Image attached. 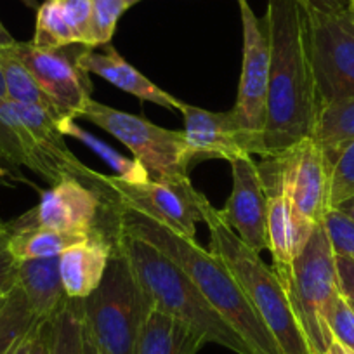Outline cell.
Here are the masks:
<instances>
[{"mask_svg": "<svg viewBox=\"0 0 354 354\" xmlns=\"http://www.w3.org/2000/svg\"><path fill=\"white\" fill-rule=\"evenodd\" d=\"M264 21L270 37V88L264 127V158H268L313 138L322 108L309 57L306 2L268 0Z\"/></svg>", "mask_w": 354, "mask_h": 354, "instance_id": "cell-1", "label": "cell"}, {"mask_svg": "<svg viewBox=\"0 0 354 354\" xmlns=\"http://www.w3.org/2000/svg\"><path fill=\"white\" fill-rule=\"evenodd\" d=\"M118 231L142 238L169 255L195 281L207 301L233 326L254 354H283L280 346L247 301L240 285L223 261L210 250L200 247L149 217L122 209Z\"/></svg>", "mask_w": 354, "mask_h": 354, "instance_id": "cell-2", "label": "cell"}, {"mask_svg": "<svg viewBox=\"0 0 354 354\" xmlns=\"http://www.w3.org/2000/svg\"><path fill=\"white\" fill-rule=\"evenodd\" d=\"M117 245L127 255L153 309L165 313L236 354H254L236 330L214 309L195 281L169 255L142 238L118 231Z\"/></svg>", "mask_w": 354, "mask_h": 354, "instance_id": "cell-3", "label": "cell"}, {"mask_svg": "<svg viewBox=\"0 0 354 354\" xmlns=\"http://www.w3.org/2000/svg\"><path fill=\"white\" fill-rule=\"evenodd\" d=\"M203 223L210 233V252L226 264L247 301L262 319L283 354H311L294 315L287 290L261 254L248 247L227 226L219 210L205 200Z\"/></svg>", "mask_w": 354, "mask_h": 354, "instance_id": "cell-4", "label": "cell"}, {"mask_svg": "<svg viewBox=\"0 0 354 354\" xmlns=\"http://www.w3.org/2000/svg\"><path fill=\"white\" fill-rule=\"evenodd\" d=\"M78 304L84 332L101 354H136L153 308L117 238L103 280L93 294L78 299Z\"/></svg>", "mask_w": 354, "mask_h": 354, "instance_id": "cell-5", "label": "cell"}, {"mask_svg": "<svg viewBox=\"0 0 354 354\" xmlns=\"http://www.w3.org/2000/svg\"><path fill=\"white\" fill-rule=\"evenodd\" d=\"M285 290L311 354H325L333 344L326 319L340 290L335 252L323 223L295 257Z\"/></svg>", "mask_w": 354, "mask_h": 354, "instance_id": "cell-6", "label": "cell"}, {"mask_svg": "<svg viewBox=\"0 0 354 354\" xmlns=\"http://www.w3.org/2000/svg\"><path fill=\"white\" fill-rule=\"evenodd\" d=\"M80 118L113 136L138 160L153 181H188L195 153L183 131H170L139 115L120 111L91 100Z\"/></svg>", "mask_w": 354, "mask_h": 354, "instance_id": "cell-7", "label": "cell"}, {"mask_svg": "<svg viewBox=\"0 0 354 354\" xmlns=\"http://www.w3.org/2000/svg\"><path fill=\"white\" fill-rule=\"evenodd\" d=\"M120 210L117 196L108 186L93 188L77 177H64L40 195L35 209L6 223V226L9 230L49 227L82 234H93L100 230L113 238L118 234Z\"/></svg>", "mask_w": 354, "mask_h": 354, "instance_id": "cell-8", "label": "cell"}, {"mask_svg": "<svg viewBox=\"0 0 354 354\" xmlns=\"http://www.w3.org/2000/svg\"><path fill=\"white\" fill-rule=\"evenodd\" d=\"M243 30L241 73L233 117L245 136L250 155L266 156L264 127L270 88V37L264 18L259 19L247 0H238Z\"/></svg>", "mask_w": 354, "mask_h": 354, "instance_id": "cell-9", "label": "cell"}, {"mask_svg": "<svg viewBox=\"0 0 354 354\" xmlns=\"http://www.w3.org/2000/svg\"><path fill=\"white\" fill-rule=\"evenodd\" d=\"M308 40L319 108L354 97V12L308 8Z\"/></svg>", "mask_w": 354, "mask_h": 354, "instance_id": "cell-10", "label": "cell"}, {"mask_svg": "<svg viewBox=\"0 0 354 354\" xmlns=\"http://www.w3.org/2000/svg\"><path fill=\"white\" fill-rule=\"evenodd\" d=\"M104 183L117 196L122 209L149 217L188 240H195L196 223L203 221L207 196L192 181L127 183L117 176H104Z\"/></svg>", "mask_w": 354, "mask_h": 354, "instance_id": "cell-11", "label": "cell"}, {"mask_svg": "<svg viewBox=\"0 0 354 354\" xmlns=\"http://www.w3.org/2000/svg\"><path fill=\"white\" fill-rule=\"evenodd\" d=\"M259 169L277 177L299 216L323 223L330 210V163L315 139H302L280 155L262 158Z\"/></svg>", "mask_w": 354, "mask_h": 354, "instance_id": "cell-12", "label": "cell"}, {"mask_svg": "<svg viewBox=\"0 0 354 354\" xmlns=\"http://www.w3.org/2000/svg\"><path fill=\"white\" fill-rule=\"evenodd\" d=\"M11 50L28 68L61 118H80L84 108L93 100V85L87 71L77 64V53L66 54L63 49H40L32 42L18 40L11 46Z\"/></svg>", "mask_w": 354, "mask_h": 354, "instance_id": "cell-13", "label": "cell"}, {"mask_svg": "<svg viewBox=\"0 0 354 354\" xmlns=\"http://www.w3.org/2000/svg\"><path fill=\"white\" fill-rule=\"evenodd\" d=\"M230 165L233 188L219 214L241 241L261 254L268 250V189L259 163L252 155H241Z\"/></svg>", "mask_w": 354, "mask_h": 354, "instance_id": "cell-14", "label": "cell"}, {"mask_svg": "<svg viewBox=\"0 0 354 354\" xmlns=\"http://www.w3.org/2000/svg\"><path fill=\"white\" fill-rule=\"evenodd\" d=\"M261 176L268 189V250L273 257L274 274L285 288L295 257L318 224L309 223L295 212L277 177L264 170H261Z\"/></svg>", "mask_w": 354, "mask_h": 354, "instance_id": "cell-15", "label": "cell"}, {"mask_svg": "<svg viewBox=\"0 0 354 354\" xmlns=\"http://www.w3.org/2000/svg\"><path fill=\"white\" fill-rule=\"evenodd\" d=\"M185 118V138L195 153L196 162L203 158H223L233 162L241 155H250L245 136L238 129L233 111L203 110L193 104H179Z\"/></svg>", "mask_w": 354, "mask_h": 354, "instance_id": "cell-16", "label": "cell"}, {"mask_svg": "<svg viewBox=\"0 0 354 354\" xmlns=\"http://www.w3.org/2000/svg\"><path fill=\"white\" fill-rule=\"evenodd\" d=\"M77 64L88 75L94 73L104 78L111 85L138 97V100L149 101V103L167 108V110H179L181 101L174 97L172 94L165 93L163 88H160L149 78H146L141 71L136 70V66H132L127 59H124L110 44L103 53H96L94 47L80 49L77 53Z\"/></svg>", "mask_w": 354, "mask_h": 354, "instance_id": "cell-17", "label": "cell"}, {"mask_svg": "<svg viewBox=\"0 0 354 354\" xmlns=\"http://www.w3.org/2000/svg\"><path fill=\"white\" fill-rule=\"evenodd\" d=\"M115 238L96 230L59 255V273L68 297L85 299L96 290L106 273Z\"/></svg>", "mask_w": 354, "mask_h": 354, "instance_id": "cell-18", "label": "cell"}, {"mask_svg": "<svg viewBox=\"0 0 354 354\" xmlns=\"http://www.w3.org/2000/svg\"><path fill=\"white\" fill-rule=\"evenodd\" d=\"M16 285L21 288L33 316L49 322L68 302L59 273V257L32 259L18 262Z\"/></svg>", "mask_w": 354, "mask_h": 354, "instance_id": "cell-19", "label": "cell"}, {"mask_svg": "<svg viewBox=\"0 0 354 354\" xmlns=\"http://www.w3.org/2000/svg\"><path fill=\"white\" fill-rule=\"evenodd\" d=\"M207 344L186 323L151 309L139 335L136 354H196Z\"/></svg>", "mask_w": 354, "mask_h": 354, "instance_id": "cell-20", "label": "cell"}, {"mask_svg": "<svg viewBox=\"0 0 354 354\" xmlns=\"http://www.w3.org/2000/svg\"><path fill=\"white\" fill-rule=\"evenodd\" d=\"M87 236L91 234L64 233V231L49 230V227L9 230V252L18 262L59 257L64 250L80 243Z\"/></svg>", "mask_w": 354, "mask_h": 354, "instance_id": "cell-21", "label": "cell"}, {"mask_svg": "<svg viewBox=\"0 0 354 354\" xmlns=\"http://www.w3.org/2000/svg\"><path fill=\"white\" fill-rule=\"evenodd\" d=\"M57 129H59V132L64 136V138L77 139V141H80L82 145L87 146L91 151L96 153L104 163H108L110 169H113L115 176L120 177L122 181L146 183L151 179L149 174L146 172L145 167H142L138 160L127 158V156L118 153L115 148H111L110 145L101 141L100 138H96V136L91 134L88 131H85L82 125L77 124V118H71V117L59 118V120H57Z\"/></svg>", "mask_w": 354, "mask_h": 354, "instance_id": "cell-22", "label": "cell"}, {"mask_svg": "<svg viewBox=\"0 0 354 354\" xmlns=\"http://www.w3.org/2000/svg\"><path fill=\"white\" fill-rule=\"evenodd\" d=\"M313 139L325 153L328 163H332L337 153L354 141V97L323 108Z\"/></svg>", "mask_w": 354, "mask_h": 354, "instance_id": "cell-23", "label": "cell"}, {"mask_svg": "<svg viewBox=\"0 0 354 354\" xmlns=\"http://www.w3.org/2000/svg\"><path fill=\"white\" fill-rule=\"evenodd\" d=\"M0 66H2V73H4L6 80V93H8V100L15 101V103L30 104V106H37L40 110L47 111L53 115L54 118L59 120L61 115L50 103L49 97L46 96L40 85L30 73L28 68L23 64V61L16 56L11 50V47L0 50Z\"/></svg>", "mask_w": 354, "mask_h": 354, "instance_id": "cell-24", "label": "cell"}, {"mask_svg": "<svg viewBox=\"0 0 354 354\" xmlns=\"http://www.w3.org/2000/svg\"><path fill=\"white\" fill-rule=\"evenodd\" d=\"M39 319L33 316L21 288L16 285L0 311V354H9L21 337H25Z\"/></svg>", "mask_w": 354, "mask_h": 354, "instance_id": "cell-25", "label": "cell"}, {"mask_svg": "<svg viewBox=\"0 0 354 354\" xmlns=\"http://www.w3.org/2000/svg\"><path fill=\"white\" fill-rule=\"evenodd\" d=\"M32 44L40 49H64L75 44L61 0H46L37 9L35 35Z\"/></svg>", "mask_w": 354, "mask_h": 354, "instance_id": "cell-26", "label": "cell"}, {"mask_svg": "<svg viewBox=\"0 0 354 354\" xmlns=\"http://www.w3.org/2000/svg\"><path fill=\"white\" fill-rule=\"evenodd\" d=\"M50 354H84V325L78 299H68L53 319Z\"/></svg>", "mask_w": 354, "mask_h": 354, "instance_id": "cell-27", "label": "cell"}, {"mask_svg": "<svg viewBox=\"0 0 354 354\" xmlns=\"http://www.w3.org/2000/svg\"><path fill=\"white\" fill-rule=\"evenodd\" d=\"M354 195V141L344 146L330 163V209Z\"/></svg>", "mask_w": 354, "mask_h": 354, "instance_id": "cell-28", "label": "cell"}, {"mask_svg": "<svg viewBox=\"0 0 354 354\" xmlns=\"http://www.w3.org/2000/svg\"><path fill=\"white\" fill-rule=\"evenodd\" d=\"M127 9L124 0H93V47L111 42L118 19Z\"/></svg>", "mask_w": 354, "mask_h": 354, "instance_id": "cell-29", "label": "cell"}, {"mask_svg": "<svg viewBox=\"0 0 354 354\" xmlns=\"http://www.w3.org/2000/svg\"><path fill=\"white\" fill-rule=\"evenodd\" d=\"M77 46L93 47V0H61Z\"/></svg>", "mask_w": 354, "mask_h": 354, "instance_id": "cell-30", "label": "cell"}, {"mask_svg": "<svg viewBox=\"0 0 354 354\" xmlns=\"http://www.w3.org/2000/svg\"><path fill=\"white\" fill-rule=\"evenodd\" d=\"M326 323L333 340L354 354V308L344 295L337 297Z\"/></svg>", "mask_w": 354, "mask_h": 354, "instance_id": "cell-31", "label": "cell"}, {"mask_svg": "<svg viewBox=\"0 0 354 354\" xmlns=\"http://www.w3.org/2000/svg\"><path fill=\"white\" fill-rule=\"evenodd\" d=\"M326 234L335 254L346 255L354 261V223L335 209H330L323 219Z\"/></svg>", "mask_w": 354, "mask_h": 354, "instance_id": "cell-32", "label": "cell"}, {"mask_svg": "<svg viewBox=\"0 0 354 354\" xmlns=\"http://www.w3.org/2000/svg\"><path fill=\"white\" fill-rule=\"evenodd\" d=\"M16 268L18 261L9 252V230L0 223V294L16 287Z\"/></svg>", "mask_w": 354, "mask_h": 354, "instance_id": "cell-33", "label": "cell"}, {"mask_svg": "<svg viewBox=\"0 0 354 354\" xmlns=\"http://www.w3.org/2000/svg\"><path fill=\"white\" fill-rule=\"evenodd\" d=\"M335 268L340 295L354 304V261L346 255L335 254Z\"/></svg>", "mask_w": 354, "mask_h": 354, "instance_id": "cell-34", "label": "cell"}, {"mask_svg": "<svg viewBox=\"0 0 354 354\" xmlns=\"http://www.w3.org/2000/svg\"><path fill=\"white\" fill-rule=\"evenodd\" d=\"M50 340H53V322H39L33 328L32 344L28 354H50Z\"/></svg>", "mask_w": 354, "mask_h": 354, "instance_id": "cell-35", "label": "cell"}, {"mask_svg": "<svg viewBox=\"0 0 354 354\" xmlns=\"http://www.w3.org/2000/svg\"><path fill=\"white\" fill-rule=\"evenodd\" d=\"M306 6L326 15H340L351 11V0H304Z\"/></svg>", "mask_w": 354, "mask_h": 354, "instance_id": "cell-36", "label": "cell"}, {"mask_svg": "<svg viewBox=\"0 0 354 354\" xmlns=\"http://www.w3.org/2000/svg\"><path fill=\"white\" fill-rule=\"evenodd\" d=\"M11 179H21V174L18 172V169H15V167H11L8 162L0 158V185L9 183Z\"/></svg>", "mask_w": 354, "mask_h": 354, "instance_id": "cell-37", "label": "cell"}, {"mask_svg": "<svg viewBox=\"0 0 354 354\" xmlns=\"http://www.w3.org/2000/svg\"><path fill=\"white\" fill-rule=\"evenodd\" d=\"M33 328H35V326H33ZM33 328L30 330V332L26 333L25 337H21V339H19L18 342L15 344V347L9 351V354H28L30 353V344H32Z\"/></svg>", "mask_w": 354, "mask_h": 354, "instance_id": "cell-38", "label": "cell"}, {"mask_svg": "<svg viewBox=\"0 0 354 354\" xmlns=\"http://www.w3.org/2000/svg\"><path fill=\"white\" fill-rule=\"evenodd\" d=\"M335 210L342 212L344 216H347L354 223V195L349 196V198H346L344 202H340L339 205L335 207Z\"/></svg>", "mask_w": 354, "mask_h": 354, "instance_id": "cell-39", "label": "cell"}, {"mask_svg": "<svg viewBox=\"0 0 354 354\" xmlns=\"http://www.w3.org/2000/svg\"><path fill=\"white\" fill-rule=\"evenodd\" d=\"M15 44H16V39L8 32V28L2 25V21H0V50L8 49V47L15 46Z\"/></svg>", "mask_w": 354, "mask_h": 354, "instance_id": "cell-40", "label": "cell"}, {"mask_svg": "<svg viewBox=\"0 0 354 354\" xmlns=\"http://www.w3.org/2000/svg\"><path fill=\"white\" fill-rule=\"evenodd\" d=\"M84 354H101L97 351V347L94 346V342L87 337V333L84 332Z\"/></svg>", "mask_w": 354, "mask_h": 354, "instance_id": "cell-41", "label": "cell"}, {"mask_svg": "<svg viewBox=\"0 0 354 354\" xmlns=\"http://www.w3.org/2000/svg\"><path fill=\"white\" fill-rule=\"evenodd\" d=\"M325 354H351V353H349V351L344 349V347L340 346L339 342H335V340H333V344L328 347V351H326Z\"/></svg>", "mask_w": 354, "mask_h": 354, "instance_id": "cell-42", "label": "cell"}, {"mask_svg": "<svg viewBox=\"0 0 354 354\" xmlns=\"http://www.w3.org/2000/svg\"><path fill=\"white\" fill-rule=\"evenodd\" d=\"M2 100H8V93H6L4 73H2V66H0V101Z\"/></svg>", "mask_w": 354, "mask_h": 354, "instance_id": "cell-43", "label": "cell"}, {"mask_svg": "<svg viewBox=\"0 0 354 354\" xmlns=\"http://www.w3.org/2000/svg\"><path fill=\"white\" fill-rule=\"evenodd\" d=\"M11 290H12V288H11ZM11 290H9V292H11ZM9 292H4V294H0V311H2V308H4V306H6V301H8Z\"/></svg>", "mask_w": 354, "mask_h": 354, "instance_id": "cell-44", "label": "cell"}, {"mask_svg": "<svg viewBox=\"0 0 354 354\" xmlns=\"http://www.w3.org/2000/svg\"><path fill=\"white\" fill-rule=\"evenodd\" d=\"M21 2L25 6H28V8H32V9H39V4H37V0H21Z\"/></svg>", "mask_w": 354, "mask_h": 354, "instance_id": "cell-45", "label": "cell"}, {"mask_svg": "<svg viewBox=\"0 0 354 354\" xmlns=\"http://www.w3.org/2000/svg\"><path fill=\"white\" fill-rule=\"evenodd\" d=\"M124 2L129 6V8H132V6L138 4V2H141V0H124Z\"/></svg>", "mask_w": 354, "mask_h": 354, "instance_id": "cell-46", "label": "cell"}, {"mask_svg": "<svg viewBox=\"0 0 354 354\" xmlns=\"http://www.w3.org/2000/svg\"><path fill=\"white\" fill-rule=\"evenodd\" d=\"M351 11L354 12V0H351Z\"/></svg>", "mask_w": 354, "mask_h": 354, "instance_id": "cell-47", "label": "cell"}, {"mask_svg": "<svg viewBox=\"0 0 354 354\" xmlns=\"http://www.w3.org/2000/svg\"><path fill=\"white\" fill-rule=\"evenodd\" d=\"M351 306H353V308H354V304H353V302H351Z\"/></svg>", "mask_w": 354, "mask_h": 354, "instance_id": "cell-48", "label": "cell"}]
</instances>
